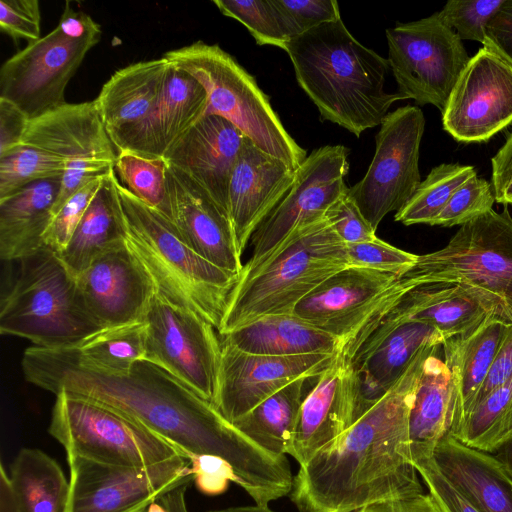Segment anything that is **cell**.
<instances>
[{"label":"cell","instance_id":"6da1fadb","mask_svg":"<svg viewBox=\"0 0 512 512\" xmlns=\"http://www.w3.org/2000/svg\"><path fill=\"white\" fill-rule=\"evenodd\" d=\"M26 380L56 394L72 392L133 418L187 457L212 455L233 469L255 504L290 494L293 474L285 455L266 451L171 373L147 360L123 372L102 370L71 348L31 346L24 351Z\"/></svg>","mask_w":512,"mask_h":512},{"label":"cell","instance_id":"7a4b0ae2","mask_svg":"<svg viewBox=\"0 0 512 512\" xmlns=\"http://www.w3.org/2000/svg\"><path fill=\"white\" fill-rule=\"evenodd\" d=\"M424 347L391 389L347 430L300 465L289 494L298 512H356L423 493L409 451V414Z\"/></svg>","mask_w":512,"mask_h":512},{"label":"cell","instance_id":"3957f363","mask_svg":"<svg viewBox=\"0 0 512 512\" xmlns=\"http://www.w3.org/2000/svg\"><path fill=\"white\" fill-rule=\"evenodd\" d=\"M284 51L321 119L357 137L379 126L390 106L405 99L385 91L388 59L362 45L342 19L290 39Z\"/></svg>","mask_w":512,"mask_h":512},{"label":"cell","instance_id":"277c9868","mask_svg":"<svg viewBox=\"0 0 512 512\" xmlns=\"http://www.w3.org/2000/svg\"><path fill=\"white\" fill-rule=\"evenodd\" d=\"M108 179L119 203L125 244L148 273L156 292L195 312L219 332L230 293L240 275L219 268L196 253L172 221L120 183L114 168Z\"/></svg>","mask_w":512,"mask_h":512},{"label":"cell","instance_id":"5b68a950","mask_svg":"<svg viewBox=\"0 0 512 512\" xmlns=\"http://www.w3.org/2000/svg\"><path fill=\"white\" fill-rule=\"evenodd\" d=\"M346 244L326 217L297 228L265 262L241 272L218 334L271 314H292L324 280L349 267Z\"/></svg>","mask_w":512,"mask_h":512},{"label":"cell","instance_id":"8992f818","mask_svg":"<svg viewBox=\"0 0 512 512\" xmlns=\"http://www.w3.org/2000/svg\"><path fill=\"white\" fill-rule=\"evenodd\" d=\"M17 277L2 297L0 332L34 346H75L101 328L88 313L76 278L46 247L20 261Z\"/></svg>","mask_w":512,"mask_h":512},{"label":"cell","instance_id":"52a82bcc","mask_svg":"<svg viewBox=\"0 0 512 512\" xmlns=\"http://www.w3.org/2000/svg\"><path fill=\"white\" fill-rule=\"evenodd\" d=\"M163 56L204 87L205 116L230 121L258 148L294 170L306 159V150L286 131L255 78L218 44L199 40Z\"/></svg>","mask_w":512,"mask_h":512},{"label":"cell","instance_id":"ba28073f","mask_svg":"<svg viewBox=\"0 0 512 512\" xmlns=\"http://www.w3.org/2000/svg\"><path fill=\"white\" fill-rule=\"evenodd\" d=\"M102 31L89 15L65 7L47 35L6 60L0 69V98L17 105L29 118L65 104V90Z\"/></svg>","mask_w":512,"mask_h":512},{"label":"cell","instance_id":"9c48e42d","mask_svg":"<svg viewBox=\"0 0 512 512\" xmlns=\"http://www.w3.org/2000/svg\"><path fill=\"white\" fill-rule=\"evenodd\" d=\"M55 395L48 432L66 453L132 467H147L184 455L112 407L72 392L60 391Z\"/></svg>","mask_w":512,"mask_h":512},{"label":"cell","instance_id":"30bf717a","mask_svg":"<svg viewBox=\"0 0 512 512\" xmlns=\"http://www.w3.org/2000/svg\"><path fill=\"white\" fill-rule=\"evenodd\" d=\"M400 277L416 285L463 283L498 297L512 320V217L491 209L460 226L446 246L418 255Z\"/></svg>","mask_w":512,"mask_h":512},{"label":"cell","instance_id":"8fae6325","mask_svg":"<svg viewBox=\"0 0 512 512\" xmlns=\"http://www.w3.org/2000/svg\"><path fill=\"white\" fill-rule=\"evenodd\" d=\"M388 62L398 93L444 112L470 58L462 40L434 13L386 30Z\"/></svg>","mask_w":512,"mask_h":512},{"label":"cell","instance_id":"7c38bea8","mask_svg":"<svg viewBox=\"0 0 512 512\" xmlns=\"http://www.w3.org/2000/svg\"><path fill=\"white\" fill-rule=\"evenodd\" d=\"M425 118L417 106L388 113L375 137L376 149L364 177L348 188V196L376 231L390 212H398L421 183L420 143Z\"/></svg>","mask_w":512,"mask_h":512},{"label":"cell","instance_id":"4fadbf2b","mask_svg":"<svg viewBox=\"0 0 512 512\" xmlns=\"http://www.w3.org/2000/svg\"><path fill=\"white\" fill-rule=\"evenodd\" d=\"M67 462L66 512H146L165 493L194 480L185 455L147 467L104 464L73 453H67Z\"/></svg>","mask_w":512,"mask_h":512},{"label":"cell","instance_id":"5bb4252c","mask_svg":"<svg viewBox=\"0 0 512 512\" xmlns=\"http://www.w3.org/2000/svg\"><path fill=\"white\" fill-rule=\"evenodd\" d=\"M22 144L65 163L52 217L79 188L113 169L117 157L95 100L65 103L29 120Z\"/></svg>","mask_w":512,"mask_h":512},{"label":"cell","instance_id":"9a60e30c","mask_svg":"<svg viewBox=\"0 0 512 512\" xmlns=\"http://www.w3.org/2000/svg\"><path fill=\"white\" fill-rule=\"evenodd\" d=\"M146 360L214 404L222 341L210 323L155 292L145 317Z\"/></svg>","mask_w":512,"mask_h":512},{"label":"cell","instance_id":"2e32d148","mask_svg":"<svg viewBox=\"0 0 512 512\" xmlns=\"http://www.w3.org/2000/svg\"><path fill=\"white\" fill-rule=\"evenodd\" d=\"M348 155L345 146L326 145L306 157L289 191L252 235V256L241 272L265 262L297 228L324 217L348 191Z\"/></svg>","mask_w":512,"mask_h":512},{"label":"cell","instance_id":"e0dca14e","mask_svg":"<svg viewBox=\"0 0 512 512\" xmlns=\"http://www.w3.org/2000/svg\"><path fill=\"white\" fill-rule=\"evenodd\" d=\"M512 122V65L487 47L470 58L442 113L459 142H485Z\"/></svg>","mask_w":512,"mask_h":512},{"label":"cell","instance_id":"ac0fdd59","mask_svg":"<svg viewBox=\"0 0 512 512\" xmlns=\"http://www.w3.org/2000/svg\"><path fill=\"white\" fill-rule=\"evenodd\" d=\"M334 354L259 355L239 350L222 340L214 405L233 423L293 381L318 377L329 367Z\"/></svg>","mask_w":512,"mask_h":512},{"label":"cell","instance_id":"d6986e66","mask_svg":"<svg viewBox=\"0 0 512 512\" xmlns=\"http://www.w3.org/2000/svg\"><path fill=\"white\" fill-rule=\"evenodd\" d=\"M76 281L88 313L101 329L145 321L156 292L125 243L96 258Z\"/></svg>","mask_w":512,"mask_h":512},{"label":"cell","instance_id":"ffe728a7","mask_svg":"<svg viewBox=\"0 0 512 512\" xmlns=\"http://www.w3.org/2000/svg\"><path fill=\"white\" fill-rule=\"evenodd\" d=\"M398 280L394 274L349 266L299 301L293 314L341 343L391 295Z\"/></svg>","mask_w":512,"mask_h":512},{"label":"cell","instance_id":"44dd1931","mask_svg":"<svg viewBox=\"0 0 512 512\" xmlns=\"http://www.w3.org/2000/svg\"><path fill=\"white\" fill-rule=\"evenodd\" d=\"M165 216L196 253L240 275L242 252L228 213L187 175L168 165Z\"/></svg>","mask_w":512,"mask_h":512},{"label":"cell","instance_id":"7402d4cb","mask_svg":"<svg viewBox=\"0 0 512 512\" xmlns=\"http://www.w3.org/2000/svg\"><path fill=\"white\" fill-rule=\"evenodd\" d=\"M206 108L207 93L204 87L171 63L163 94L149 115L108 135L117 152L163 159L205 116Z\"/></svg>","mask_w":512,"mask_h":512},{"label":"cell","instance_id":"603a6c76","mask_svg":"<svg viewBox=\"0 0 512 512\" xmlns=\"http://www.w3.org/2000/svg\"><path fill=\"white\" fill-rule=\"evenodd\" d=\"M300 409L288 450L299 465L337 438L356 421L357 379L349 361L338 351L318 377Z\"/></svg>","mask_w":512,"mask_h":512},{"label":"cell","instance_id":"cb8c5ba5","mask_svg":"<svg viewBox=\"0 0 512 512\" xmlns=\"http://www.w3.org/2000/svg\"><path fill=\"white\" fill-rule=\"evenodd\" d=\"M296 170L245 138L231 174L228 215L241 252L291 188Z\"/></svg>","mask_w":512,"mask_h":512},{"label":"cell","instance_id":"d4e9b609","mask_svg":"<svg viewBox=\"0 0 512 512\" xmlns=\"http://www.w3.org/2000/svg\"><path fill=\"white\" fill-rule=\"evenodd\" d=\"M246 137L230 121L206 115L163 159L192 179L228 213L229 182Z\"/></svg>","mask_w":512,"mask_h":512},{"label":"cell","instance_id":"484cf974","mask_svg":"<svg viewBox=\"0 0 512 512\" xmlns=\"http://www.w3.org/2000/svg\"><path fill=\"white\" fill-rule=\"evenodd\" d=\"M438 347L425 361L409 414V451L414 465L433 458L436 447L454 438L463 413L455 377L438 354Z\"/></svg>","mask_w":512,"mask_h":512},{"label":"cell","instance_id":"4316f807","mask_svg":"<svg viewBox=\"0 0 512 512\" xmlns=\"http://www.w3.org/2000/svg\"><path fill=\"white\" fill-rule=\"evenodd\" d=\"M444 341L438 330L425 323L404 321L391 327L352 364L358 387L356 421L391 389L424 347Z\"/></svg>","mask_w":512,"mask_h":512},{"label":"cell","instance_id":"83f0119b","mask_svg":"<svg viewBox=\"0 0 512 512\" xmlns=\"http://www.w3.org/2000/svg\"><path fill=\"white\" fill-rule=\"evenodd\" d=\"M433 461L481 512H512V477L495 456L449 438L436 447Z\"/></svg>","mask_w":512,"mask_h":512},{"label":"cell","instance_id":"f1b7e54d","mask_svg":"<svg viewBox=\"0 0 512 512\" xmlns=\"http://www.w3.org/2000/svg\"><path fill=\"white\" fill-rule=\"evenodd\" d=\"M170 64L162 56L133 63L111 75L95 99L108 133L149 115L163 94Z\"/></svg>","mask_w":512,"mask_h":512},{"label":"cell","instance_id":"f546056e","mask_svg":"<svg viewBox=\"0 0 512 512\" xmlns=\"http://www.w3.org/2000/svg\"><path fill=\"white\" fill-rule=\"evenodd\" d=\"M60 183L61 178L40 180L0 200L2 260L20 261L43 247Z\"/></svg>","mask_w":512,"mask_h":512},{"label":"cell","instance_id":"4dcf8cb0","mask_svg":"<svg viewBox=\"0 0 512 512\" xmlns=\"http://www.w3.org/2000/svg\"><path fill=\"white\" fill-rule=\"evenodd\" d=\"M244 352L270 356L334 354L339 340L292 314L262 316L222 337Z\"/></svg>","mask_w":512,"mask_h":512},{"label":"cell","instance_id":"1f68e13d","mask_svg":"<svg viewBox=\"0 0 512 512\" xmlns=\"http://www.w3.org/2000/svg\"><path fill=\"white\" fill-rule=\"evenodd\" d=\"M510 324L506 317L493 313L474 328L442 344L444 360L457 383L463 419L488 375Z\"/></svg>","mask_w":512,"mask_h":512},{"label":"cell","instance_id":"d6a6232c","mask_svg":"<svg viewBox=\"0 0 512 512\" xmlns=\"http://www.w3.org/2000/svg\"><path fill=\"white\" fill-rule=\"evenodd\" d=\"M108 175L87 207L68 245L58 254L75 278L96 258L125 243L124 223Z\"/></svg>","mask_w":512,"mask_h":512},{"label":"cell","instance_id":"836d02e7","mask_svg":"<svg viewBox=\"0 0 512 512\" xmlns=\"http://www.w3.org/2000/svg\"><path fill=\"white\" fill-rule=\"evenodd\" d=\"M9 482L19 512H66L70 483L45 452L23 448L15 457Z\"/></svg>","mask_w":512,"mask_h":512},{"label":"cell","instance_id":"e575fe53","mask_svg":"<svg viewBox=\"0 0 512 512\" xmlns=\"http://www.w3.org/2000/svg\"><path fill=\"white\" fill-rule=\"evenodd\" d=\"M299 378L255 406L232 424L268 452L286 455L306 397L305 383Z\"/></svg>","mask_w":512,"mask_h":512},{"label":"cell","instance_id":"d590c367","mask_svg":"<svg viewBox=\"0 0 512 512\" xmlns=\"http://www.w3.org/2000/svg\"><path fill=\"white\" fill-rule=\"evenodd\" d=\"M512 438V376L489 393L463 419L456 440L485 453Z\"/></svg>","mask_w":512,"mask_h":512},{"label":"cell","instance_id":"8d00e7d4","mask_svg":"<svg viewBox=\"0 0 512 512\" xmlns=\"http://www.w3.org/2000/svg\"><path fill=\"white\" fill-rule=\"evenodd\" d=\"M147 323L135 322L100 329L75 346L77 355L110 372H123L146 360Z\"/></svg>","mask_w":512,"mask_h":512},{"label":"cell","instance_id":"74e56055","mask_svg":"<svg viewBox=\"0 0 512 512\" xmlns=\"http://www.w3.org/2000/svg\"><path fill=\"white\" fill-rule=\"evenodd\" d=\"M475 175L474 167L469 165L443 163L434 167L409 201L396 212L395 221L407 226L431 225L456 189Z\"/></svg>","mask_w":512,"mask_h":512},{"label":"cell","instance_id":"f35d334b","mask_svg":"<svg viewBox=\"0 0 512 512\" xmlns=\"http://www.w3.org/2000/svg\"><path fill=\"white\" fill-rule=\"evenodd\" d=\"M65 163L41 149L22 145L0 158V200L45 179L62 178Z\"/></svg>","mask_w":512,"mask_h":512},{"label":"cell","instance_id":"ab89813d","mask_svg":"<svg viewBox=\"0 0 512 512\" xmlns=\"http://www.w3.org/2000/svg\"><path fill=\"white\" fill-rule=\"evenodd\" d=\"M219 11L243 24L258 45L285 50L292 39L289 27L273 0H214Z\"/></svg>","mask_w":512,"mask_h":512},{"label":"cell","instance_id":"60d3db41","mask_svg":"<svg viewBox=\"0 0 512 512\" xmlns=\"http://www.w3.org/2000/svg\"><path fill=\"white\" fill-rule=\"evenodd\" d=\"M114 170L125 188L165 216L167 164L164 159L118 152Z\"/></svg>","mask_w":512,"mask_h":512},{"label":"cell","instance_id":"b9f144b4","mask_svg":"<svg viewBox=\"0 0 512 512\" xmlns=\"http://www.w3.org/2000/svg\"><path fill=\"white\" fill-rule=\"evenodd\" d=\"M494 202L491 182L475 175L456 189L431 225L462 226L493 209Z\"/></svg>","mask_w":512,"mask_h":512},{"label":"cell","instance_id":"7bdbcfd3","mask_svg":"<svg viewBox=\"0 0 512 512\" xmlns=\"http://www.w3.org/2000/svg\"><path fill=\"white\" fill-rule=\"evenodd\" d=\"M505 0H450L437 12L461 40L486 41V27Z\"/></svg>","mask_w":512,"mask_h":512},{"label":"cell","instance_id":"ee69618b","mask_svg":"<svg viewBox=\"0 0 512 512\" xmlns=\"http://www.w3.org/2000/svg\"><path fill=\"white\" fill-rule=\"evenodd\" d=\"M108 173L87 182L63 204L52 217L44 233V247L57 255L66 248L87 207L104 184Z\"/></svg>","mask_w":512,"mask_h":512},{"label":"cell","instance_id":"f6af8a7d","mask_svg":"<svg viewBox=\"0 0 512 512\" xmlns=\"http://www.w3.org/2000/svg\"><path fill=\"white\" fill-rule=\"evenodd\" d=\"M350 266L394 274L398 277L412 268L418 255L394 247L387 242L373 240L346 245Z\"/></svg>","mask_w":512,"mask_h":512},{"label":"cell","instance_id":"bcb514c9","mask_svg":"<svg viewBox=\"0 0 512 512\" xmlns=\"http://www.w3.org/2000/svg\"><path fill=\"white\" fill-rule=\"evenodd\" d=\"M281 11L292 38L322 24L341 19L335 0H273Z\"/></svg>","mask_w":512,"mask_h":512},{"label":"cell","instance_id":"7dc6e473","mask_svg":"<svg viewBox=\"0 0 512 512\" xmlns=\"http://www.w3.org/2000/svg\"><path fill=\"white\" fill-rule=\"evenodd\" d=\"M41 13L38 0H1L0 29L14 41L28 43L41 38Z\"/></svg>","mask_w":512,"mask_h":512},{"label":"cell","instance_id":"c3c4849f","mask_svg":"<svg viewBox=\"0 0 512 512\" xmlns=\"http://www.w3.org/2000/svg\"><path fill=\"white\" fill-rule=\"evenodd\" d=\"M325 217L346 245L376 238V231L350 199L348 191L328 208Z\"/></svg>","mask_w":512,"mask_h":512},{"label":"cell","instance_id":"681fc988","mask_svg":"<svg viewBox=\"0 0 512 512\" xmlns=\"http://www.w3.org/2000/svg\"><path fill=\"white\" fill-rule=\"evenodd\" d=\"M414 467L444 512H481L439 471L433 458L417 462Z\"/></svg>","mask_w":512,"mask_h":512},{"label":"cell","instance_id":"f907efd6","mask_svg":"<svg viewBox=\"0 0 512 512\" xmlns=\"http://www.w3.org/2000/svg\"><path fill=\"white\" fill-rule=\"evenodd\" d=\"M189 458L193 481L203 494L219 495L228 488L229 482L238 484L232 467L225 460L212 455H193Z\"/></svg>","mask_w":512,"mask_h":512},{"label":"cell","instance_id":"816d5d0a","mask_svg":"<svg viewBox=\"0 0 512 512\" xmlns=\"http://www.w3.org/2000/svg\"><path fill=\"white\" fill-rule=\"evenodd\" d=\"M28 123L29 118L17 105L0 98V158L23 145Z\"/></svg>","mask_w":512,"mask_h":512},{"label":"cell","instance_id":"f5cc1de1","mask_svg":"<svg viewBox=\"0 0 512 512\" xmlns=\"http://www.w3.org/2000/svg\"><path fill=\"white\" fill-rule=\"evenodd\" d=\"M487 47L512 65V0H505L486 27Z\"/></svg>","mask_w":512,"mask_h":512},{"label":"cell","instance_id":"db71d44e","mask_svg":"<svg viewBox=\"0 0 512 512\" xmlns=\"http://www.w3.org/2000/svg\"><path fill=\"white\" fill-rule=\"evenodd\" d=\"M512 376V324L507 328L488 375L480 387L469 412L480 403L489 393L504 384ZM468 412V413H469ZM467 413V414H468ZM466 414V415H467Z\"/></svg>","mask_w":512,"mask_h":512},{"label":"cell","instance_id":"11a10c76","mask_svg":"<svg viewBox=\"0 0 512 512\" xmlns=\"http://www.w3.org/2000/svg\"><path fill=\"white\" fill-rule=\"evenodd\" d=\"M491 165L495 201L507 206L512 202V132L491 159Z\"/></svg>","mask_w":512,"mask_h":512},{"label":"cell","instance_id":"9f6ffc18","mask_svg":"<svg viewBox=\"0 0 512 512\" xmlns=\"http://www.w3.org/2000/svg\"><path fill=\"white\" fill-rule=\"evenodd\" d=\"M356 512H444L435 498L428 493L386 500L371 504Z\"/></svg>","mask_w":512,"mask_h":512},{"label":"cell","instance_id":"6f0895ef","mask_svg":"<svg viewBox=\"0 0 512 512\" xmlns=\"http://www.w3.org/2000/svg\"><path fill=\"white\" fill-rule=\"evenodd\" d=\"M190 483L179 485L165 493L158 501L162 503L168 512H188L185 493Z\"/></svg>","mask_w":512,"mask_h":512},{"label":"cell","instance_id":"680465c9","mask_svg":"<svg viewBox=\"0 0 512 512\" xmlns=\"http://www.w3.org/2000/svg\"><path fill=\"white\" fill-rule=\"evenodd\" d=\"M0 512H19L3 463L0 468Z\"/></svg>","mask_w":512,"mask_h":512},{"label":"cell","instance_id":"91938a15","mask_svg":"<svg viewBox=\"0 0 512 512\" xmlns=\"http://www.w3.org/2000/svg\"><path fill=\"white\" fill-rule=\"evenodd\" d=\"M505 467L512 477V438L505 442L497 451L495 456Z\"/></svg>","mask_w":512,"mask_h":512},{"label":"cell","instance_id":"94428289","mask_svg":"<svg viewBox=\"0 0 512 512\" xmlns=\"http://www.w3.org/2000/svg\"><path fill=\"white\" fill-rule=\"evenodd\" d=\"M208 512H275L268 507V505H249V506H235L225 509L211 510Z\"/></svg>","mask_w":512,"mask_h":512},{"label":"cell","instance_id":"6125c7cd","mask_svg":"<svg viewBox=\"0 0 512 512\" xmlns=\"http://www.w3.org/2000/svg\"><path fill=\"white\" fill-rule=\"evenodd\" d=\"M398 287H405L408 291L411 289V287H410L407 283H405V282H403V281H400V282L398 283V285H397V287H396L395 289H397ZM391 294H392V293H391ZM342 344H343V342H341V344H340V350H341V352H342V353H343V354H344V355H345L349 360H351V359H352V361H354V360L358 359L359 357L363 356L364 354H366V353L368 352V351H367L366 353H364V354H362V355H356V354L349 355V354L344 350V348H343ZM375 344H376V343H375Z\"/></svg>","mask_w":512,"mask_h":512},{"label":"cell","instance_id":"be15d7a7","mask_svg":"<svg viewBox=\"0 0 512 512\" xmlns=\"http://www.w3.org/2000/svg\"><path fill=\"white\" fill-rule=\"evenodd\" d=\"M146 512H168L165 506L159 501H155L147 508Z\"/></svg>","mask_w":512,"mask_h":512},{"label":"cell","instance_id":"e7e4bbea","mask_svg":"<svg viewBox=\"0 0 512 512\" xmlns=\"http://www.w3.org/2000/svg\"><path fill=\"white\" fill-rule=\"evenodd\" d=\"M510 205H512V202H511V204H510Z\"/></svg>","mask_w":512,"mask_h":512}]
</instances>
